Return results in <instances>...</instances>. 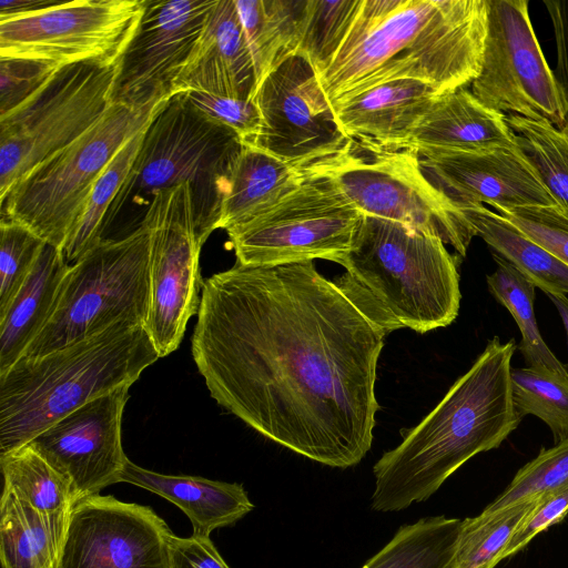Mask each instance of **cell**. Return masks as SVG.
Here are the masks:
<instances>
[{
    "mask_svg": "<svg viewBox=\"0 0 568 568\" xmlns=\"http://www.w3.org/2000/svg\"><path fill=\"white\" fill-rule=\"evenodd\" d=\"M364 215L400 223L466 255L475 233L462 209L423 171L410 150H375L352 141L320 165Z\"/></svg>",
    "mask_w": 568,
    "mask_h": 568,
    "instance_id": "9",
    "label": "cell"
},
{
    "mask_svg": "<svg viewBox=\"0 0 568 568\" xmlns=\"http://www.w3.org/2000/svg\"><path fill=\"white\" fill-rule=\"evenodd\" d=\"M244 142L211 119L182 92L165 100L145 128L131 171L111 206L103 230L121 214L143 219L154 192L190 183L195 225L203 243L217 230L232 168Z\"/></svg>",
    "mask_w": 568,
    "mask_h": 568,
    "instance_id": "6",
    "label": "cell"
},
{
    "mask_svg": "<svg viewBox=\"0 0 568 568\" xmlns=\"http://www.w3.org/2000/svg\"><path fill=\"white\" fill-rule=\"evenodd\" d=\"M537 498L462 520L454 568H495L514 531Z\"/></svg>",
    "mask_w": 568,
    "mask_h": 568,
    "instance_id": "33",
    "label": "cell"
},
{
    "mask_svg": "<svg viewBox=\"0 0 568 568\" xmlns=\"http://www.w3.org/2000/svg\"><path fill=\"white\" fill-rule=\"evenodd\" d=\"M172 535L148 506L87 497L71 509L61 568H169Z\"/></svg>",
    "mask_w": 568,
    "mask_h": 568,
    "instance_id": "17",
    "label": "cell"
},
{
    "mask_svg": "<svg viewBox=\"0 0 568 568\" xmlns=\"http://www.w3.org/2000/svg\"><path fill=\"white\" fill-rule=\"evenodd\" d=\"M497 213L568 266V213L560 205L515 207Z\"/></svg>",
    "mask_w": 568,
    "mask_h": 568,
    "instance_id": "39",
    "label": "cell"
},
{
    "mask_svg": "<svg viewBox=\"0 0 568 568\" xmlns=\"http://www.w3.org/2000/svg\"><path fill=\"white\" fill-rule=\"evenodd\" d=\"M59 68L39 59L0 57V116L34 95Z\"/></svg>",
    "mask_w": 568,
    "mask_h": 568,
    "instance_id": "40",
    "label": "cell"
},
{
    "mask_svg": "<svg viewBox=\"0 0 568 568\" xmlns=\"http://www.w3.org/2000/svg\"><path fill=\"white\" fill-rule=\"evenodd\" d=\"M118 68L119 61L98 60L62 65L34 95L0 116V199L106 113Z\"/></svg>",
    "mask_w": 568,
    "mask_h": 568,
    "instance_id": "10",
    "label": "cell"
},
{
    "mask_svg": "<svg viewBox=\"0 0 568 568\" xmlns=\"http://www.w3.org/2000/svg\"><path fill=\"white\" fill-rule=\"evenodd\" d=\"M334 283L386 335L426 333L458 315L459 274L445 243L389 220L363 215Z\"/></svg>",
    "mask_w": 568,
    "mask_h": 568,
    "instance_id": "4",
    "label": "cell"
},
{
    "mask_svg": "<svg viewBox=\"0 0 568 568\" xmlns=\"http://www.w3.org/2000/svg\"><path fill=\"white\" fill-rule=\"evenodd\" d=\"M146 226L103 239L69 266L53 311L22 357H39L120 322L145 326L150 308Z\"/></svg>",
    "mask_w": 568,
    "mask_h": 568,
    "instance_id": "7",
    "label": "cell"
},
{
    "mask_svg": "<svg viewBox=\"0 0 568 568\" xmlns=\"http://www.w3.org/2000/svg\"><path fill=\"white\" fill-rule=\"evenodd\" d=\"M462 520L426 517L399 527L362 568H454Z\"/></svg>",
    "mask_w": 568,
    "mask_h": 568,
    "instance_id": "29",
    "label": "cell"
},
{
    "mask_svg": "<svg viewBox=\"0 0 568 568\" xmlns=\"http://www.w3.org/2000/svg\"><path fill=\"white\" fill-rule=\"evenodd\" d=\"M258 83L297 52L307 0H235Z\"/></svg>",
    "mask_w": 568,
    "mask_h": 568,
    "instance_id": "27",
    "label": "cell"
},
{
    "mask_svg": "<svg viewBox=\"0 0 568 568\" xmlns=\"http://www.w3.org/2000/svg\"><path fill=\"white\" fill-rule=\"evenodd\" d=\"M514 406L523 418L534 415L550 428L555 444L568 438V375L547 368L511 369Z\"/></svg>",
    "mask_w": 568,
    "mask_h": 568,
    "instance_id": "35",
    "label": "cell"
},
{
    "mask_svg": "<svg viewBox=\"0 0 568 568\" xmlns=\"http://www.w3.org/2000/svg\"><path fill=\"white\" fill-rule=\"evenodd\" d=\"M568 514V485L539 496L514 531L501 560L525 548L538 534L558 524Z\"/></svg>",
    "mask_w": 568,
    "mask_h": 568,
    "instance_id": "42",
    "label": "cell"
},
{
    "mask_svg": "<svg viewBox=\"0 0 568 568\" xmlns=\"http://www.w3.org/2000/svg\"><path fill=\"white\" fill-rule=\"evenodd\" d=\"M544 4L551 21L556 43L554 74L568 104V0H545Z\"/></svg>",
    "mask_w": 568,
    "mask_h": 568,
    "instance_id": "44",
    "label": "cell"
},
{
    "mask_svg": "<svg viewBox=\"0 0 568 568\" xmlns=\"http://www.w3.org/2000/svg\"><path fill=\"white\" fill-rule=\"evenodd\" d=\"M257 88L253 59L235 0H215L175 84V93L204 92L253 99Z\"/></svg>",
    "mask_w": 568,
    "mask_h": 568,
    "instance_id": "20",
    "label": "cell"
},
{
    "mask_svg": "<svg viewBox=\"0 0 568 568\" xmlns=\"http://www.w3.org/2000/svg\"><path fill=\"white\" fill-rule=\"evenodd\" d=\"M163 102L142 109L113 102L90 130L33 168L0 199L1 220L22 224L63 251L97 180Z\"/></svg>",
    "mask_w": 568,
    "mask_h": 568,
    "instance_id": "8",
    "label": "cell"
},
{
    "mask_svg": "<svg viewBox=\"0 0 568 568\" xmlns=\"http://www.w3.org/2000/svg\"><path fill=\"white\" fill-rule=\"evenodd\" d=\"M144 130L120 149L97 180L85 209L63 247L64 257L70 265L102 240L108 213L131 171Z\"/></svg>",
    "mask_w": 568,
    "mask_h": 568,
    "instance_id": "32",
    "label": "cell"
},
{
    "mask_svg": "<svg viewBox=\"0 0 568 568\" xmlns=\"http://www.w3.org/2000/svg\"><path fill=\"white\" fill-rule=\"evenodd\" d=\"M518 146L541 180L568 213V124L557 128L547 121L506 115Z\"/></svg>",
    "mask_w": 568,
    "mask_h": 568,
    "instance_id": "34",
    "label": "cell"
},
{
    "mask_svg": "<svg viewBox=\"0 0 568 568\" xmlns=\"http://www.w3.org/2000/svg\"><path fill=\"white\" fill-rule=\"evenodd\" d=\"M484 59L471 93L507 115L566 125L568 104L547 63L527 0H488Z\"/></svg>",
    "mask_w": 568,
    "mask_h": 568,
    "instance_id": "12",
    "label": "cell"
},
{
    "mask_svg": "<svg viewBox=\"0 0 568 568\" xmlns=\"http://www.w3.org/2000/svg\"><path fill=\"white\" fill-rule=\"evenodd\" d=\"M506 115L486 108L466 88L440 95L414 126L403 150L476 152L517 146Z\"/></svg>",
    "mask_w": 568,
    "mask_h": 568,
    "instance_id": "22",
    "label": "cell"
},
{
    "mask_svg": "<svg viewBox=\"0 0 568 568\" xmlns=\"http://www.w3.org/2000/svg\"><path fill=\"white\" fill-rule=\"evenodd\" d=\"M169 568H230L210 537L192 534L169 542Z\"/></svg>",
    "mask_w": 568,
    "mask_h": 568,
    "instance_id": "43",
    "label": "cell"
},
{
    "mask_svg": "<svg viewBox=\"0 0 568 568\" xmlns=\"http://www.w3.org/2000/svg\"><path fill=\"white\" fill-rule=\"evenodd\" d=\"M144 0L62 1L32 14L0 20V57L59 67L98 60L116 62L131 40Z\"/></svg>",
    "mask_w": 568,
    "mask_h": 568,
    "instance_id": "14",
    "label": "cell"
},
{
    "mask_svg": "<svg viewBox=\"0 0 568 568\" xmlns=\"http://www.w3.org/2000/svg\"><path fill=\"white\" fill-rule=\"evenodd\" d=\"M211 119L235 131L242 141L251 143L260 128V114L253 99H236L204 92H182Z\"/></svg>",
    "mask_w": 568,
    "mask_h": 568,
    "instance_id": "41",
    "label": "cell"
},
{
    "mask_svg": "<svg viewBox=\"0 0 568 568\" xmlns=\"http://www.w3.org/2000/svg\"><path fill=\"white\" fill-rule=\"evenodd\" d=\"M121 483L146 489L178 506L189 517L193 534L197 536L210 537L214 529L234 525L254 508L239 483L159 474L130 459Z\"/></svg>",
    "mask_w": 568,
    "mask_h": 568,
    "instance_id": "23",
    "label": "cell"
},
{
    "mask_svg": "<svg viewBox=\"0 0 568 568\" xmlns=\"http://www.w3.org/2000/svg\"><path fill=\"white\" fill-rule=\"evenodd\" d=\"M61 2L59 0H0V20L40 12Z\"/></svg>",
    "mask_w": 568,
    "mask_h": 568,
    "instance_id": "45",
    "label": "cell"
},
{
    "mask_svg": "<svg viewBox=\"0 0 568 568\" xmlns=\"http://www.w3.org/2000/svg\"><path fill=\"white\" fill-rule=\"evenodd\" d=\"M215 0H144L139 24L119 59L112 102L142 109L175 94Z\"/></svg>",
    "mask_w": 568,
    "mask_h": 568,
    "instance_id": "16",
    "label": "cell"
},
{
    "mask_svg": "<svg viewBox=\"0 0 568 568\" xmlns=\"http://www.w3.org/2000/svg\"><path fill=\"white\" fill-rule=\"evenodd\" d=\"M418 155L425 174L460 209L483 203L497 211L560 205L518 145Z\"/></svg>",
    "mask_w": 568,
    "mask_h": 568,
    "instance_id": "19",
    "label": "cell"
},
{
    "mask_svg": "<svg viewBox=\"0 0 568 568\" xmlns=\"http://www.w3.org/2000/svg\"><path fill=\"white\" fill-rule=\"evenodd\" d=\"M514 341H488L466 374L402 443L373 467L371 507L392 513L428 499L475 455L499 447L519 425L511 392Z\"/></svg>",
    "mask_w": 568,
    "mask_h": 568,
    "instance_id": "3",
    "label": "cell"
},
{
    "mask_svg": "<svg viewBox=\"0 0 568 568\" xmlns=\"http://www.w3.org/2000/svg\"><path fill=\"white\" fill-rule=\"evenodd\" d=\"M161 358L145 326L120 322L0 374V455L30 443L88 402L131 386Z\"/></svg>",
    "mask_w": 568,
    "mask_h": 568,
    "instance_id": "5",
    "label": "cell"
},
{
    "mask_svg": "<svg viewBox=\"0 0 568 568\" xmlns=\"http://www.w3.org/2000/svg\"><path fill=\"white\" fill-rule=\"evenodd\" d=\"M253 100L260 128L251 145L295 166L308 169L342 154L351 144L308 61L284 60L257 85Z\"/></svg>",
    "mask_w": 568,
    "mask_h": 568,
    "instance_id": "15",
    "label": "cell"
},
{
    "mask_svg": "<svg viewBox=\"0 0 568 568\" xmlns=\"http://www.w3.org/2000/svg\"><path fill=\"white\" fill-rule=\"evenodd\" d=\"M3 489L43 513L70 511L75 504L69 481L26 444L0 455Z\"/></svg>",
    "mask_w": 568,
    "mask_h": 568,
    "instance_id": "31",
    "label": "cell"
},
{
    "mask_svg": "<svg viewBox=\"0 0 568 568\" xmlns=\"http://www.w3.org/2000/svg\"><path fill=\"white\" fill-rule=\"evenodd\" d=\"M444 93L418 80L376 84L332 105L342 133L375 150H403L412 130Z\"/></svg>",
    "mask_w": 568,
    "mask_h": 568,
    "instance_id": "21",
    "label": "cell"
},
{
    "mask_svg": "<svg viewBox=\"0 0 568 568\" xmlns=\"http://www.w3.org/2000/svg\"><path fill=\"white\" fill-rule=\"evenodd\" d=\"M488 12V0H362L318 83L331 106L394 80L466 88L481 69Z\"/></svg>",
    "mask_w": 568,
    "mask_h": 568,
    "instance_id": "2",
    "label": "cell"
},
{
    "mask_svg": "<svg viewBox=\"0 0 568 568\" xmlns=\"http://www.w3.org/2000/svg\"><path fill=\"white\" fill-rule=\"evenodd\" d=\"M69 266L63 251L45 243L27 281L0 316V374L24 355L44 327Z\"/></svg>",
    "mask_w": 568,
    "mask_h": 568,
    "instance_id": "24",
    "label": "cell"
},
{
    "mask_svg": "<svg viewBox=\"0 0 568 568\" xmlns=\"http://www.w3.org/2000/svg\"><path fill=\"white\" fill-rule=\"evenodd\" d=\"M0 316L30 275L45 242L17 222L0 221Z\"/></svg>",
    "mask_w": 568,
    "mask_h": 568,
    "instance_id": "38",
    "label": "cell"
},
{
    "mask_svg": "<svg viewBox=\"0 0 568 568\" xmlns=\"http://www.w3.org/2000/svg\"><path fill=\"white\" fill-rule=\"evenodd\" d=\"M196 315L192 357L219 405L322 465L365 457L386 334L314 261L235 263L202 283Z\"/></svg>",
    "mask_w": 568,
    "mask_h": 568,
    "instance_id": "1",
    "label": "cell"
},
{
    "mask_svg": "<svg viewBox=\"0 0 568 568\" xmlns=\"http://www.w3.org/2000/svg\"><path fill=\"white\" fill-rule=\"evenodd\" d=\"M568 485V438L541 449L514 476L506 489L484 510L497 511L538 498Z\"/></svg>",
    "mask_w": 568,
    "mask_h": 568,
    "instance_id": "37",
    "label": "cell"
},
{
    "mask_svg": "<svg viewBox=\"0 0 568 568\" xmlns=\"http://www.w3.org/2000/svg\"><path fill=\"white\" fill-rule=\"evenodd\" d=\"M462 211L475 236L513 264L546 294H568V266L523 233L516 225L485 205Z\"/></svg>",
    "mask_w": 568,
    "mask_h": 568,
    "instance_id": "28",
    "label": "cell"
},
{
    "mask_svg": "<svg viewBox=\"0 0 568 568\" xmlns=\"http://www.w3.org/2000/svg\"><path fill=\"white\" fill-rule=\"evenodd\" d=\"M70 513L40 511L3 489L0 503L2 568H61Z\"/></svg>",
    "mask_w": 568,
    "mask_h": 568,
    "instance_id": "26",
    "label": "cell"
},
{
    "mask_svg": "<svg viewBox=\"0 0 568 568\" xmlns=\"http://www.w3.org/2000/svg\"><path fill=\"white\" fill-rule=\"evenodd\" d=\"M362 0H307L297 49L314 69L324 72L344 41Z\"/></svg>",
    "mask_w": 568,
    "mask_h": 568,
    "instance_id": "36",
    "label": "cell"
},
{
    "mask_svg": "<svg viewBox=\"0 0 568 568\" xmlns=\"http://www.w3.org/2000/svg\"><path fill=\"white\" fill-rule=\"evenodd\" d=\"M129 388L88 402L28 443L69 481L75 503L121 483L129 460L121 436Z\"/></svg>",
    "mask_w": 568,
    "mask_h": 568,
    "instance_id": "18",
    "label": "cell"
},
{
    "mask_svg": "<svg viewBox=\"0 0 568 568\" xmlns=\"http://www.w3.org/2000/svg\"><path fill=\"white\" fill-rule=\"evenodd\" d=\"M547 295L550 298V301L554 303V305L556 306V308L562 320V323H564V326H565V329L567 333V339H568V297L566 294L548 293ZM566 369L568 372V366H566Z\"/></svg>",
    "mask_w": 568,
    "mask_h": 568,
    "instance_id": "46",
    "label": "cell"
},
{
    "mask_svg": "<svg viewBox=\"0 0 568 568\" xmlns=\"http://www.w3.org/2000/svg\"><path fill=\"white\" fill-rule=\"evenodd\" d=\"M493 257L497 267L487 276L488 290L516 321L521 334L518 348L526 364L568 375L566 366L546 345L538 329L534 311L536 286L501 256L493 253Z\"/></svg>",
    "mask_w": 568,
    "mask_h": 568,
    "instance_id": "30",
    "label": "cell"
},
{
    "mask_svg": "<svg viewBox=\"0 0 568 568\" xmlns=\"http://www.w3.org/2000/svg\"><path fill=\"white\" fill-rule=\"evenodd\" d=\"M150 239V308L145 328L161 357L174 352L200 305L199 236L190 183L154 192L142 222Z\"/></svg>",
    "mask_w": 568,
    "mask_h": 568,
    "instance_id": "13",
    "label": "cell"
},
{
    "mask_svg": "<svg viewBox=\"0 0 568 568\" xmlns=\"http://www.w3.org/2000/svg\"><path fill=\"white\" fill-rule=\"evenodd\" d=\"M363 215L328 175L312 166L296 189L226 233L236 263L242 265L274 266L315 258L339 264Z\"/></svg>",
    "mask_w": 568,
    "mask_h": 568,
    "instance_id": "11",
    "label": "cell"
},
{
    "mask_svg": "<svg viewBox=\"0 0 568 568\" xmlns=\"http://www.w3.org/2000/svg\"><path fill=\"white\" fill-rule=\"evenodd\" d=\"M310 169L244 143L231 171L217 229L226 231L264 213L296 189Z\"/></svg>",
    "mask_w": 568,
    "mask_h": 568,
    "instance_id": "25",
    "label": "cell"
}]
</instances>
